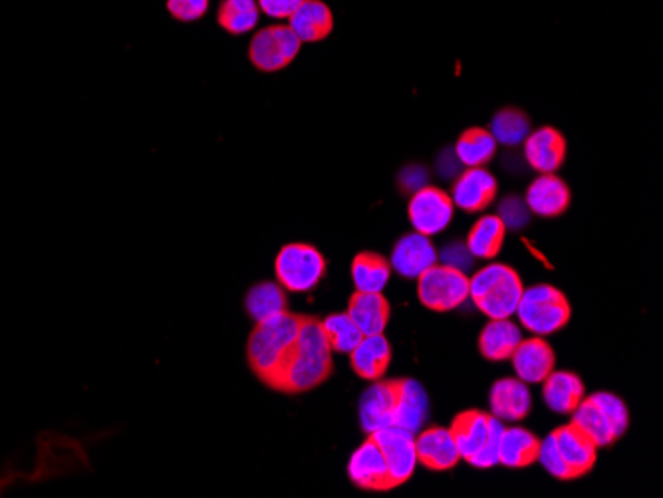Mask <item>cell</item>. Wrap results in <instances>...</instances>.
Wrapping results in <instances>:
<instances>
[{"mask_svg":"<svg viewBox=\"0 0 663 498\" xmlns=\"http://www.w3.org/2000/svg\"><path fill=\"white\" fill-rule=\"evenodd\" d=\"M332 356L334 351L320 320L314 316H303L295 346L288 351L285 368L273 389L286 396H300L320 388L334 374Z\"/></svg>","mask_w":663,"mask_h":498,"instance_id":"cell-1","label":"cell"},{"mask_svg":"<svg viewBox=\"0 0 663 498\" xmlns=\"http://www.w3.org/2000/svg\"><path fill=\"white\" fill-rule=\"evenodd\" d=\"M303 323V315L286 310L265 322L255 323L247 341V361L255 378L275 388L280 371L285 368L286 356L295 346L296 336Z\"/></svg>","mask_w":663,"mask_h":498,"instance_id":"cell-2","label":"cell"},{"mask_svg":"<svg viewBox=\"0 0 663 498\" xmlns=\"http://www.w3.org/2000/svg\"><path fill=\"white\" fill-rule=\"evenodd\" d=\"M538 461L554 479L578 480L596 467L598 447L571 421L544 437Z\"/></svg>","mask_w":663,"mask_h":498,"instance_id":"cell-3","label":"cell"},{"mask_svg":"<svg viewBox=\"0 0 663 498\" xmlns=\"http://www.w3.org/2000/svg\"><path fill=\"white\" fill-rule=\"evenodd\" d=\"M525 285L515 268L493 262L469 278V298L488 320L513 318Z\"/></svg>","mask_w":663,"mask_h":498,"instance_id":"cell-4","label":"cell"},{"mask_svg":"<svg viewBox=\"0 0 663 498\" xmlns=\"http://www.w3.org/2000/svg\"><path fill=\"white\" fill-rule=\"evenodd\" d=\"M521 326L535 336H551L566 328L572 318V306L561 288L535 285L525 288L516 306Z\"/></svg>","mask_w":663,"mask_h":498,"instance_id":"cell-5","label":"cell"},{"mask_svg":"<svg viewBox=\"0 0 663 498\" xmlns=\"http://www.w3.org/2000/svg\"><path fill=\"white\" fill-rule=\"evenodd\" d=\"M328 262L310 242H288L278 250L275 277L286 292H310L323 282Z\"/></svg>","mask_w":663,"mask_h":498,"instance_id":"cell-6","label":"cell"},{"mask_svg":"<svg viewBox=\"0 0 663 498\" xmlns=\"http://www.w3.org/2000/svg\"><path fill=\"white\" fill-rule=\"evenodd\" d=\"M417 298L434 312H452L469 298V277L459 268L434 265L417 278Z\"/></svg>","mask_w":663,"mask_h":498,"instance_id":"cell-7","label":"cell"},{"mask_svg":"<svg viewBox=\"0 0 663 498\" xmlns=\"http://www.w3.org/2000/svg\"><path fill=\"white\" fill-rule=\"evenodd\" d=\"M303 42L288 24H273L260 28L250 38L249 60L258 72L273 74L293 64L300 52Z\"/></svg>","mask_w":663,"mask_h":498,"instance_id":"cell-8","label":"cell"},{"mask_svg":"<svg viewBox=\"0 0 663 498\" xmlns=\"http://www.w3.org/2000/svg\"><path fill=\"white\" fill-rule=\"evenodd\" d=\"M453 215L455 205L452 195L445 193L439 187L425 185L409 197L407 217L414 225V231L422 232L425 237H435L445 231L452 225Z\"/></svg>","mask_w":663,"mask_h":498,"instance_id":"cell-9","label":"cell"},{"mask_svg":"<svg viewBox=\"0 0 663 498\" xmlns=\"http://www.w3.org/2000/svg\"><path fill=\"white\" fill-rule=\"evenodd\" d=\"M369 437L376 441L379 451L386 459L394 489L406 485L407 480L414 477L415 467H417L415 435L402 429V427L392 425V427L369 434Z\"/></svg>","mask_w":663,"mask_h":498,"instance_id":"cell-10","label":"cell"},{"mask_svg":"<svg viewBox=\"0 0 663 498\" xmlns=\"http://www.w3.org/2000/svg\"><path fill=\"white\" fill-rule=\"evenodd\" d=\"M348 479L354 487L368 492H389L394 489L386 459L378 445L368 435V439L352 452L348 461Z\"/></svg>","mask_w":663,"mask_h":498,"instance_id":"cell-11","label":"cell"},{"mask_svg":"<svg viewBox=\"0 0 663 498\" xmlns=\"http://www.w3.org/2000/svg\"><path fill=\"white\" fill-rule=\"evenodd\" d=\"M497 193V177L485 167H467L453 183L452 201L461 211L483 212L495 203Z\"/></svg>","mask_w":663,"mask_h":498,"instance_id":"cell-12","label":"cell"},{"mask_svg":"<svg viewBox=\"0 0 663 498\" xmlns=\"http://www.w3.org/2000/svg\"><path fill=\"white\" fill-rule=\"evenodd\" d=\"M397 406V379L372 381L359 397V425L366 434H374L394 425Z\"/></svg>","mask_w":663,"mask_h":498,"instance_id":"cell-13","label":"cell"},{"mask_svg":"<svg viewBox=\"0 0 663 498\" xmlns=\"http://www.w3.org/2000/svg\"><path fill=\"white\" fill-rule=\"evenodd\" d=\"M439 260V252L432 242V237L422 232H407L394 245L389 255L392 270L407 280H417L427 268L434 267Z\"/></svg>","mask_w":663,"mask_h":498,"instance_id":"cell-14","label":"cell"},{"mask_svg":"<svg viewBox=\"0 0 663 498\" xmlns=\"http://www.w3.org/2000/svg\"><path fill=\"white\" fill-rule=\"evenodd\" d=\"M491 416L503 424L525 421L533 409V396L528 384L518 378L497 379L488 394Z\"/></svg>","mask_w":663,"mask_h":498,"instance_id":"cell-15","label":"cell"},{"mask_svg":"<svg viewBox=\"0 0 663 498\" xmlns=\"http://www.w3.org/2000/svg\"><path fill=\"white\" fill-rule=\"evenodd\" d=\"M525 203L528 211L544 219L561 217L571 207V187L556 173H538L526 189Z\"/></svg>","mask_w":663,"mask_h":498,"instance_id":"cell-16","label":"cell"},{"mask_svg":"<svg viewBox=\"0 0 663 498\" xmlns=\"http://www.w3.org/2000/svg\"><path fill=\"white\" fill-rule=\"evenodd\" d=\"M523 143L526 163L533 167L536 173H556L566 161L568 143L562 131L553 126L531 131Z\"/></svg>","mask_w":663,"mask_h":498,"instance_id":"cell-17","label":"cell"},{"mask_svg":"<svg viewBox=\"0 0 663 498\" xmlns=\"http://www.w3.org/2000/svg\"><path fill=\"white\" fill-rule=\"evenodd\" d=\"M415 452L417 465H424L429 471H452L461 461L452 431L437 425L424 427L419 434H415Z\"/></svg>","mask_w":663,"mask_h":498,"instance_id":"cell-18","label":"cell"},{"mask_svg":"<svg viewBox=\"0 0 663 498\" xmlns=\"http://www.w3.org/2000/svg\"><path fill=\"white\" fill-rule=\"evenodd\" d=\"M516 378L523 379L528 386L543 384L556 368V353L553 346L543 336H535L528 340H521L511 356Z\"/></svg>","mask_w":663,"mask_h":498,"instance_id":"cell-19","label":"cell"},{"mask_svg":"<svg viewBox=\"0 0 663 498\" xmlns=\"http://www.w3.org/2000/svg\"><path fill=\"white\" fill-rule=\"evenodd\" d=\"M348 356H350V368L354 369V374L372 384L386 378L394 351L386 336L376 333V336H364Z\"/></svg>","mask_w":663,"mask_h":498,"instance_id":"cell-20","label":"cell"},{"mask_svg":"<svg viewBox=\"0 0 663 498\" xmlns=\"http://www.w3.org/2000/svg\"><path fill=\"white\" fill-rule=\"evenodd\" d=\"M493 421H495V417L481 411V409L463 411L453 419L449 431H452L453 441H455V447H457L463 461L469 462L485 447Z\"/></svg>","mask_w":663,"mask_h":498,"instance_id":"cell-21","label":"cell"},{"mask_svg":"<svg viewBox=\"0 0 663 498\" xmlns=\"http://www.w3.org/2000/svg\"><path fill=\"white\" fill-rule=\"evenodd\" d=\"M288 27L300 42H323L334 30V12L324 0H303V4L290 14Z\"/></svg>","mask_w":663,"mask_h":498,"instance_id":"cell-22","label":"cell"},{"mask_svg":"<svg viewBox=\"0 0 663 498\" xmlns=\"http://www.w3.org/2000/svg\"><path fill=\"white\" fill-rule=\"evenodd\" d=\"M348 316L364 336L386 332L392 318V306L384 292H362L356 290L348 300Z\"/></svg>","mask_w":663,"mask_h":498,"instance_id":"cell-23","label":"cell"},{"mask_svg":"<svg viewBox=\"0 0 663 498\" xmlns=\"http://www.w3.org/2000/svg\"><path fill=\"white\" fill-rule=\"evenodd\" d=\"M429 417V397L419 381L397 379V406L394 425L409 434H419Z\"/></svg>","mask_w":663,"mask_h":498,"instance_id":"cell-24","label":"cell"},{"mask_svg":"<svg viewBox=\"0 0 663 498\" xmlns=\"http://www.w3.org/2000/svg\"><path fill=\"white\" fill-rule=\"evenodd\" d=\"M586 397V388L581 376L572 371L554 369L553 374L543 381V399L554 414L572 416L574 409L581 406L582 399Z\"/></svg>","mask_w":663,"mask_h":498,"instance_id":"cell-25","label":"cell"},{"mask_svg":"<svg viewBox=\"0 0 663 498\" xmlns=\"http://www.w3.org/2000/svg\"><path fill=\"white\" fill-rule=\"evenodd\" d=\"M541 439L525 427H505L498 445V465L508 469H526L538 461Z\"/></svg>","mask_w":663,"mask_h":498,"instance_id":"cell-26","label":"cell"},{"mask_svg":"<svg viewBox=\"0 0 663 498\" xmlns=\"http://www.w3.org/2000/svg\"><path fill=\"white\" fill-rule=\"evenodd\" d=\"M523 340V332L518 323L511 318L488 320L487 326L479 333L481 356L488 361L511 360L516 346Z\"/></svg>","mask_w":663,"mask_h":498,"instance_id":"cell-27","label":"cell"},{"mask_svg":"<svg viewBox=\"0 0 663 498\" xmlns=\"http://www.w3.org/2000/svg\"><path fill=\"white\" fill-rule=\"evenodd\" d=\"M572 424L576 425L582 434L588 435L598 449L612 447L617 439H622V435L617 434L614 424L610 421L608 416L602 411V407L592 399V396L584 397L581 406L574 409Z\"/></svg>","mask_w":663,"mask_h":498,"instance_id":"cell-28","label":"cell"},{"mask_svg":"<svg viewBox=\"0 0 663 498\" xmlns=\"http://www.w3.org/2000/svg\"><path fill=\"white\" fill-rule=\"evenodd\" d=\"M245 310L253 322H265L288 310V292L278 282H257L245 296Z\"/></svg>","mask_w":663,"mask_h":498,"instance_id":"cell-29","label":"cell"},{"mask_svg":"<svg viewBox=\"0 0 663 498\" xmlns=\"http://www.w3.org/2000/svg\"><path fill=\"white\" fill-rule=\"evenodd\" d=\"M505 237L507 227L498 219V215H483L479 221L473 225L465 245L473 259L493 260L503 250Z\"/></svg>","mask_w":663,"mask_h":498,"instance_id":"cell-30","label":"cell"},{"mask_svg":"<svg viewBox=\"0 0 663 498\" xmlns=\"http://www.w3.org/2000/svg\"><path fill=\"white\" fill-rule=\"evenodd\" d=\"M392 277V265L374 250H362L352 260V282L362 292H384Z\"/></svg>","mask_w":663,"mask_h":498,"instance_id":"cell-31","label":"cell"},{"mask_svg":"<svg viewBox=\"0 0 663 498\" xmlns=\"http://www.w3.org/2000/svg\"><path fill=\"white\" fill-rule=\"evenodd\" d=\"M497 139L485 128H469L463 131L455 143V156L461 166L485 167L497 156Z\"/></svg>","mask_w":663,"mask_h":498,"instance_id":"cell-32","label":"cell"},{"mask_svg":"<svg viewBox=\"0 0 663 498\" xmlns=\"http://www.w3.org/2000/svg\"><path fill=\"white\" fill-rule=\"evenodd\" d=\"M260 9L257 0H221L217 9V24L232 37L249 34L257 28Z\"/></svg>","mask_w":663,"mask_h":498,"instance_id":"cell-33","label":"cell"},{"mask_svg":"<svg viewBox=\"0 0 663 498\" xmlns=\"http://www.w3.org/2000/svg\"><path fill=\"white\" fill-rule=\"evenodd\" d=\"M488 131L493 133V138L497 139L498 146L515 148L525 141L526 136L533 131V126H531V118L526 116L525 111L518 110V108H503L491 120Z\"/></svg>","mask_w":663,"mask_h":498,"instance_id":"cell-34","label":"cell"},{"mask_svg":"<svg viewBox=\"0 0 663 498\" xmlns=\"http://www.w3.org/2000/svg\"><path fill=\"white\" fill-rule=\"evenodd\" d=\"M320 323L334 353H350L364 338V333L359 332L358 326L354 323L348 312L326 316Z\"/></svg>","mask_w":663,"mask_h":498,"instance_id":"cell-35","label":"cell"},{"mask_svg":"<svg viewBox=\"0 0 663 498\" xmlns=\"http://www.w3.org/2000/svg\"><path fill=\"white\" fill-rule=\"evenodd\" d=\"M531 215L533 212L528 211L525 199L516 195H507L498 205V219L505 222V227L511 231H518L526 227L531 221Z\"/></svg>","mask_w":663,"mask_h":498,"instance_id":"cell-36","label":"cell"},{"mask_svg":"<svg viewBox=\"0 0 663 498\" xmlns=\"http://www.w3.org/2000/svg\"><path fill=\"white\" fill-rule=\"evenodd\" d=\"M503 429H505V425H503V421H498L497 417H495L493 427H491V434H488L487 444H485V447L471 459V467H477V469H491V467L498 465V445H501Z\"/></svg>","mask_w":663,"mask_h":498,"instance_id":"cell-37","label":"cell"},{"mask_svg":"<svg viewBox=\"0 0 663 498\" xmlns=\"http://www.w3.org/2000/svg\"><path fill=\"white\" fill-rule=\"evenodd\" d=\"M209 2L211 0H167L166 7L171 19L179 22H197L207 14Z\"/></svg>","mask_w":663,"mask_h":498,"instance_id":"cell-38","label":"cell"},{"mask_svg":"<svg viewBox=\"0 0 663 498\" xmlns=\"http://www.w3.org/2000/svg\"><path fill=\"white\" fill-rule=\"evenodd\" d=\"M257 2L260 12L278 20L290 19V14L303 4V0H257Z\"/></svg>","mask_w":663,"mask_h":498,"instance_id":"cell-39","label":"cell"},{"mask_svg":"<svg viewBox=\"0 0 663 498\" xmlns=\"http://www.w3.org/2000/svg\"><path fill=\"white\" fill-rule=\"evenodd\" d=\"M443 265H449L453 268H459V270H467L473 262V255H471L467 245H461V242H452L449 247L443 249L442 255Z\"/></svg>","mask_w":663,"mask_h":498,"instance_id":"cell-40","label":"cell"},{"mask_svg":"<svg viewBox=\"0 0 663 498\" xmlns=\"http://www.w3.org/2000/svg\"><path fill=\"white\" fill-rule=\"evenodd\" d=\"M399 187L407 191V193H415L417 189H422L427 185V171L424 167L409 166L399 173Z\"/></svg>","mask_w":663,"mask_h":498,"instance_id":"cell-41","label":"cell"}]
</instances>
